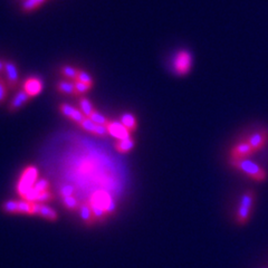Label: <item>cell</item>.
<instances>
[{
    "instance_id": "obj_27",
    "label": "cell",
    "mask_w": 268,
    "mask_h": 268,
    "mask_svg": "<svg viewBox=\"0 0 268 268\" xmlns=\"http://www.w3.org/2000/svg\"><path fill=\"white\" fill-rule=\"evenodd\" d=\"M74 84H75V95H77V96L87 93V92L92 89V86L84 84V83L78 82V81L74 82Z\"/></svg>"
},
{
    "instance_id": "obj_14",
    "label": "cell",
    "mask_w": 268,
    "mask_h": 268,
    "mask_svg": "<svg viewBox=\"0 0 268 268\" xmlns=\"http://www.w3.org/2000/svg\"><path fill=\"white\" fill-rule=\"evenodd\" d=\"M121 123L126 127L131 133L135 132L137 129V120L135 115L132 113H123L121 117Z\"/></svg>"
},
{
    "instance_id": "obj_22",
    "label": "cell",
    "mask_w": 268,
    "mask_h": 268,
    "mask_svg": "<svg viewBox=\"0 0 268 268\" xmlns=\"http://www.w3.org/2000/svg\"><path fill=\"white\" fill-rule=\"evenodd\" d=\"M44 1L45 0H24V2L21 4V8L24 11H31L37 7H39Z\"/></svg>"
},
{
    "instance_id": "obj_24",
    "label": "cell",
    "mask_w": 268,
    "mask_h": 268,
    "mask_svg": "<svg viewBox=\"0 0 268 268\" xmlns=\"http://www.w3.org/2000/svg\"><path fill=\"white\" fill-rule=\"evenodd\" d=\"M76 81L84 83V84H87L90 86H93V84H94L93 77H92L89 73L83 71V69H80V71H78V75H77Z\"/></svg>"
},
{
    "instance_id": "obj_6",
    "label": "cell",
    "mask_w": 268,
    "mask_h": 268,
    "mask_svg": "<svg viewBox=\"0 0 268 268\" xmlns=\"http://www.w3.org/2000/svg\"><path fill=\"white\" fill-rule=\"evenodd\" d=\"M247 141L253 147L254 152L262 150L268 142V130L267 129H262V130L254 132L247 137Z\"/></svg>"
},
{
    "instance_id": "obj_30",
    "label": "cell",
    "mask_w": 268,
    "mask_h": 268,
    "mask_svg": "<svg viewBox=\"0 0 268 268\" xmlns=\"http://www.w3.org/2000/svg\"><path fill=\"white\" fill-rule=\"evenodd\" d=\"M7 93H8V90H7L6 83H4L2 77H0V103H2V102L6 100Z\"/></svg>"
},
{
    "instance_id": "obj_19",
    "label": "cell",
    "mask_w": 268,
    "mask_h": 268,
    "mask_svg": "<svg viewBox=\"0 0 268 268\" xmlns=\"http://www.w3.org/2000/svg\"><path fill=\"white\" fill-rule=\"evenodd\" d=\"M62 202L67 210L75 211L78 209V208H80V203H78L77 199L74 196L62 197Z\"/></svg>"
},
{
    "instance_id": "obj_9",
    "label": "cell",
    "mask_w": 268,
    "mask_h": 268,
    "mask_svg": "<svg viewBox=\"0 0 268 268\" xmlns=\"http://www.w3.org/2000/svg\"><path fill=\"white\" fill-rule=\"evenodd\" d=\"M4 72L7 74V83L10 90H15L18 82H19V73H18V68L16 64L12 61H7L4 63Z\"/></svg>"
},
{
    "instance_id": "obj_32",
    "label": "cell",
    "mask_w": 268,
    "mask_h": 268,
    "mask_svg": "<svg viewBox=\"0 0 268 268\" xmlns=\"http://www.w3.org/2000/svg\"><path fill=\"white\" fill-rule=\"evenodd\" d=\"M94 135H98L101 137L108 136L109 135L108 128H106V126H101V124H98V126H96V129H95Z\"/></svg>"
},
{
    "instance_id": "obj_13",
    "label": "cell",
    "mask_w": 268,
    "mask_h": 268,
    "mask_svg": "<svg viewBox=\"0 0 268 268\" xmlns=\"http://www.w3.org/2000/svg\"><path fill=\"white\" fill-rule=\"evenodd\" d=\"M252 208L239 205L237 209V214H236V221H237L238 225H246L248 223L249 218H251L252 215Z\"/></svg>"
},
{
    "instance_id": "obj_34",
    "label": "cell",
    "mask_w": 268,
    "mask_h": 268,
    "mask_svg": "<svg viewBox=\"0 0 268 268\" xmlns=\"http://www.w3.org/2000/svg\"><path fill=\"white\" fill-rule=\"evenodd\" d=\"M264 268H266V267H264Z\"/></svg>"
},
{
    "instance_id": "obj_28",
    "label": "cell",
    "mask_w": 268,
    "mask_h": 268,
    "mask_svg": "<svg viewBox=\"0 0 268 268\" xmlns=\"http://www.w3.org/2000/svg\"><path fill=\"white\" fill-rule=\"evenodd\" d=\"M34 188L38 192H45L49 190V182L46 179H38L35 183Z\"/></svg>"
},
{
    "instance_id": "obj_7",
    "label": "cell",
    "mask_w": 268,
    "mask_h": 268,
    "mask_svg": "<svg viewBox=\"0 0 268 268\" xmlns=\"http://www.w3.org/2000/svg\"><path fill=\"white\" fill-rule=\"evenodd\" d=\"M106 128H108L110 135L118 138V140H124V138L131 137V132L121 122L110 121L109 120V122L106 123Z\"/></svg>"
},
{
    "instance_id": "obj_16",
    "label": "cell",
    "mask_w": 268,
    "mask_h": 268,
    "mask_svg": "<svg viewBox=\"0 0 268 268\" xmlns=\"http://www.w3.org/2000/svg\"><path fill=\"white\" fill-rule=\"evenodd\" d=\"M35 202H30L27 200H18V214L24 215H35Z\"/></svg>"
},
{
    "instance_id": "obj_29",
    "label": "cell",
    "mask_w": 268,
    "mask_h": 268,
    "mask_svg": "<svg viewBox=\"0 0 268 268\" xmlns=\"http://www.w3.org/2000/svg\"><path fill=\"white\" fill-rule=\"evenodd\" d=\"M54 199V197L52 195V192H50L49 190L48 191H45V192H40L38 197H37V199L35 202H38V203H46L48 201H52Z\"/></svg>"
},
{
    "instance_id": "obj_2",
    "label": "cell",
    "mask_w": 268,
    "mask_h": 268,
    "mask_svg": "<svg viewBox=\"0 0 268 268\" xmlns=\"http://www.w3.org/2000/svg\"><path fill=\"white\" fill-rule=\"evenodd\" d=\"M37 180H38V169H37V167H35V165L26 167L20 174L19 181L17 183L16 190L18 195L24 198L26 193L35 186Z\"/></svg>"
},
{
    "instance_id": "obj_33",
    "label": "cell",
    "mask_w": 268,
    "mask_h": 268,
    "mask_svg": "<svg viewBox=\"0 0 268 268\" xmlns=\"http://www.w3.org/2000/svg\"><path fill=\"white\" fill-rule=\"evenodd\" d=\"M4 63H6V62H3L2 59H0V72L4 71Z\"/></svg>"
},
{
    "instance_id": "obj_21",
    "label": "cell",
    "mask_w": 268,
    "mask_h": 268,
    "mask_svg": "<svg viewBox=\"0 0 268 268\" xmlns=\"http://www.w3.org/2000/svg\"><path fill=\"white\" fill-rule=\"evenodd\" d=\"M78 71H80V69H76L75 67L69 66V65H65L61 68V73L64 76H66L67 78H69V80H74V81H76Z\"/></svg>"
},
{
    "instance_id": "obj_26",
    "label": "cell",
    "mask_w": 268,
    "mask_h": 268,
    "mask_svg": "<svg viewBox=\"0 0 268 268\" xmlns=\"http://www.w3.org/2000/svg\"><path fill=\"white\" fill-rule=\"evenodd\" d=\"M90 119L96 124H101V126H106V123L109 122V119H106V117H104L103 114L100 113L99 111H96V110L91 114Z\"/></svg>"
},
{
    "instance_id": "obj_12",
    "label": "cell",
    "mask_w": 268,
    "mask_h": 268,
    "mask_svg": "<svg viewBox=\"0 0 268 268\" xmlns=\"http://www.w3.org/2000/svg\"><path fill=\"white\" fill-rule=\"evenodd\" d=\"M78 211H80V217L81 219L84 221L86 225H92L95 221L93 211H92V207L90 205V202H82L78 208Z\"/></svg>"
},
{
    "instance_id": "obj_31",
    "label": "cell",
    "mask_w": 268,
    "mask_h": 268,
    "mask_svg": "<svg viewBox=\"0 0 268 268\" xmlns=\"http://www.w3.org/2000/svg\"><path fill=\"white\" fill-rule=\"evenodd\" d=\"M59 193H61V197H69L73 196L74 193V187L71 184H65L61 189H59Z\"/></svg>"
},
{
    "instance_id": "obj_20",
    "label": "cell",
    "mask_w": 268,
    "mask_h": 268,
    "mask_svg": "<svg viewBox=\"0 0 268 268\" xmlns=\"http://www.w3.org/2000/svg\"><path fill=\"white\" fill-rule=\"evenodd\" d=\"M2 210L9 215L18 214V200H7L1 205Z\"/></svg>"
},
{
    "instance_id": "obj_4",
    "label": "cell",
    "mask_w": 268,
    "mask_h": 268,
    "mask_svg": "<svg viewBox=\"0 0 268 268\" xmlns=\"http://www.w3.org/2000/svg\"><path fill=\"white\" fill-rule=\"evenodd\" d=\"M173 71L179 76L187 75L192 66V57L188 50H180L173 58Z\"/></svg>"
},
{
    "instance_id": "obj_5",
    "label": "cell",
    "mask_w": 268,
    "mask_h": 268,
    "mask_svg": "<svg viewBox=\"0 0 268 268\" xmlns=\"http://www.w3.org/2000/svg\"><path fill=\"white\" fill-rule=\"evenodd\" d=\"M255 153L253 147L247 140L242 141L236 144L230 151V161H237L243 159H248L249 155Z\"/></svg>"
},
{
    "instance_id": "obj_25",
    "label": "cell",
    "mask_w": 268,
    "mask_h": 268,
    "mask_svg": "<svg viewBox=\"0 0 268 268\" xmlns=\"http://www.w3.org/2000/svg\"><path fill=\"white\" fill-rule=\"evenodd\" d=\"M58 109H59V112H61L64 115V117L71 120L72 115L74 113V111H75L76 108H74V106L69 105L67 103H62V104H59Z\"/></svg>"
},
{
    "instance_id": "obj_15",
    "label": "cell",
    "mask_w": 268,
    "mask_h": 268,
    "mask_svg": "<svg viewBox=\"0 0 268 268\" xmlns=\"http://www.w3.org/2000/svg\"><path fill=\"white\" fill-rule=\"evenodd\" d=\"M134 146H135V141L132 137H129L124 138V140H118L117 144H115V149L120 153H129L134 149Z\"/></svg>"
},
{
    "instance_id": "obj_8",
    "label": "cell",
    "mask_w": 268,
    "mask_h": 268,
    "mask_svg": "<svg viewBox=\"0 0 268 268\" xmlns=\"http://www.w3.org/2000/svg\"><path fill=\"white\" fill-rule=\"evenodd\" d=\"M44 89V83L38 77H29L24 82L22 85V90H24L30 98H35Z\"/></svg>"
},
{
    "instance_id": "obj_3",
    "label": "cell",
    "mask_w": 268,
    "mask_h": 268,
    "mask_svg": "<svg viewBox=\"0 0 268 268\" xmlns=\"http://www.w3.org/2000/svg\"><path fill=\"white\" fill-rule=\"evenodd\" d=\"M89 202L91 206H95L103 209L106 212V215L113 214L115 209H117V205H115L112 197H110L109 193L105 191H95L91 196Z\"/></svg>"
},
{
    "instance_id": "obj_23",
    "label": "cell",
    "mask_w": 268,
    "mask_h": 268,
    "mask_svg": "<svg viewBox=\"0 0 268 268\" xmlns=\"http://www.w3.org/2000/svg\"><path fill=\"white\" fill-rule=\"evenodd\" d=\"M78 126H80L84 131L94 134L96 126H98V124L92 121V120L90 118H85L80 124H78Z\"/></svg>"
},
{
    "instance_id": "obj_17",
    "label": "cell",
    "mask_w": 268,
    "mask_h": 268,
    "mask_svg": "<svg viewBox=\"0 0 268 268\" xmlns=\"http://www.w3.org/2000/svg\"><path fill=\"white\" fill-rule=\"evenodd\" d=\"M56 87L59 93L65 95H75V84H74V82L61 81L57 83Z\"/></svg>"
},
{
    "instance_id": "obj_11",
    "label": "cell",
    "mask_w": 268,
    "mask_h": 268,
    "mask_svg": "<svg viewBox=\"0 0 268 268\" xmlns=\"http://www.w3.org/2000/svg\"><path fill=\"white\" fill-rule=\"evenodd\" d=\"M30 99H31L30 96L27 94L24 90L18 91L16 95L13 96V99L11 100L10 104H9L8 110L10 111V112H16V111L20 110L22 106L28 103Z\"/></svg>"
},
{
    "instance_id": "obj_18",
    "label": "cell",
    "mask_w": 268,
    "mask_h": 268,
    "mask_svg": "<svg viewBox=\"0 0 268 268\" xmlns=\"http://www.w3.org/2000/svg\"><path fill=\"white\" fill-rule=\"evenodd\" d=\"M78 105H80V110L86 118H90L91 114L95 111L92 102L87 98H81L80 101H78Z\"/></svg>"
},
{
    "instance_id": "obj_1",
    "label": "cell",
    "mask_w": 268,
    "mask_h": 268,
    "mask_svg": "<svg viewBox=\"0 0 268 268\" xmlns=\"http://www.w3.org/2000/svg\"><path fill=\"white\" fill-rule=\"evenodd\" d=\"M230 164H232L235 169L242 171V172H244L245 174L248 175L249 178H252L257 182H264L267 180L268 174L265 169H263L260 164H257L252 160L243 159L237 161H230Z\"/></svg>"
},
{
    "instance_id": "obj_10",
    "label": "cell",
    "mask_w": 268,
    "mask_h": 268,
    "mask_svg": "<svg viewBox=\"0 0 268 268\" xmlns=\"http://www.w3.org/2000/svg\"><path fill=\"white\" fill-rule=\"evenodd\" d=\"M35 203H36L35 215H38L41 218L49 221H56L58 219L57 212L55 211L53 208H50L49 206L46 205V203H38V202Z\"/></svg>"
}]
</instances>
